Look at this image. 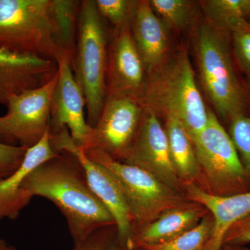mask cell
<instances>
[{
	"mask_svg": "<svg viewBox=\"0 0 250 250\" xmlns=\"http://www.w3.org/2000/svg\"><path fill=\"white\" fill-rule=\"evenodd\" d=\"M22 187L31 197H45L57 206L66 220L75 244L99 229L116 225L90 188L80 164L68 153L59 152L36 167Z\"/></svg>",
	"mask_w": 250,
	"mask_h": 250,
	"instance_id": "1",
	"label": "cell"
},
{
	"mask_svg": "<svg viewBox=\"0 0 250 250\" xmlns=\"http://www.w3.org/2000/svg\"><path fill=\"white\" fill-rule=\"evenodd\" d=\"M157 116L180 123L191 140L205 129L208 110L197 87L187 48H182L157 70L148 74L141 99Z\"/></svg>",
	"mask_w": 250,
	"mask_h": 250,
	"instance_id": "2",
	"label": "cell"
},
{
	"mask_svg": "<svg viewBox=\"0 0 250 250\" xmlns=\"http://www.w3.org/2000/svg\"><path fill=\"white\" fill-rule=\"evenodd\" d=\"M228 34L205 20L197 26L195 54L202 86L218 116L248 114V95L234 65Z\"/></svg>",
	"mask_w": 250,
	"mask_h": 250,
	"instance_id": "3",
	"label": "cell"
},
{
	"mask_svg": "<svg viewBox=\"0 0 250 250\" xmlns=\"http://www.w3.org/2000/svg\"><path fill=\"white\" fill-rule=\"evenodd\" d=\"M107 35L95 1H81L78 35L72 66L85 100L87 122L98 123L106 98Z\"/></svg>",
	"mask_w": 250,
	"mask_h": 250,
	"instance_id": "4",
	"label": "cell"
},
{
	"mask_svg": "<svg viewBox=\"0 0 250 250\" xmlns=\"http://www.w3.org/2000/svg\"><path fill=\"white\" fill-rule=\"evenodd\" d=\"M191 141L200 165V188L218 196L250 191V181L234 145L210 109L205 129Z\"/></svg>",
	"mask_w": 250,
	"mask_h": 250,
	"instance_id": "5",
	"label": "cell"
},
{
	"mask_svg": "<svg viewBox=\"0 0 250 250\" xmlns=\"http://www.w3.org/2000/svg\"><path fill=\"white\" fill-rule=\"evenodd\" d=\"M50 0H0V49L57 60Z\"/></svg>",
	"mask_w": 250,
	"mask_h": 250,
	"instance_id": "6",
	"label": "cell"
},
{
	"mask_svg": "<svg viewBox=\"0 0 250 250\" xmlns=\"http://www.w3.org/2000/svg\"><path fill=\"white\" fill-rule=\"evenodd\" d=\"M84 152L92 160L111 171L121 184L134 217L135 232L166 210L188 201L183 193L140 167L116 160L98 149L91 148Z\"/></svg>",
	"mask_w": 250,
	"mask_h": 250,
	"instance_id": "7",
	"label": "cell"
},
{
	"mask_svg": "<svg viewBox=\"0 0 250 250\" xmlns=\"http://www.w3.org/2000/svg\"><path fill=\"white\" fill-rule=\"evenodd\" d=\"M58 72L52 80L39 88L25 90L9 99L7 112L0 117V141L34 147L50 130V106Z\"/></svg>",
	"mask_w": 250,
	"mask_h": 250,
	"instance_id": "8",
	"label": "cell"
},
{
	"mask_svg": "<svg viewBox=\"0 0 250 250\" xmlns=\"http://www.w3.org/2000/svg\"><path fill=\"white\" fill-rule=\"evenodd\" d=\"M50 140L56 152L68 153L78 161L90 188L114 219L120 240L131 248L130 243L136 231L134 219L116 177L104 166L90 159L74 142L67 128L50 134Z\"/></svg>",
	"mask_w": 250,
	"mask_h": 250,
	"instance_id": "9",
	"label": "cell"
},
{
	"mask_svg": "<svg viewBox=\"0 0 250 250\" xmlns=\"http://www.w3.org/2000/svg\"><path fill=\"white\" fill-rule=\"evenodd\" d=\"M143 112L144 106L141 100L126 95L107 94L101 115L93 127L91 144L88 149H98L123 162L136 139Z\"/></svg>",
	"mask_w": 250,
	"mask_h": 250,
	"instance_id": "10",
	"label": "cell"
},
{
	"mask_svg": "<svg viewBox=\"0 0 250 250\" xmlns=\"http://www.w3.org/2000/svg\"><path fill=\"white\" fill-rule=\"evenodd\" d=\"M56 62L58 78L51 101L50 134L67 128L75 144L86 150L91 144L93 128L85 118L84 95L75 80L72 59L60 54Z\"/></svg>",
	"mask_w": 250,
	"mask_h": 250,
	"instance_id": "11",
	"label": "cell"
},
{
	"mask_svg": "<svg viewBox=\"0 0 250 250\" xmlns=\"http://www.w3.org/2000/svg\"><path fill=\"white\" fill-rule=\"evenodd\" d=\"M123 162L143 169L167 187L184 194L183 184L171 159L165 128L157 115L149 108L144 107L139 131Z\"/></svg>",
	"mask_w": 250,
	"mask_h": 250,
	"instance_id": "12",
	"label": "cell"
},
{
	"mask_svg": "<svg viewBox=\"0 0 250 250\" xmlns=\"http://www.w3.org/2000/svg\"><path fill=\"white\" fill-rule=\"evenodd\" d=\"M146 82V67L133 39L131 24H127L117 29L108 49L106 93L141 100Z\"/></svg>",
	"mask_w": 250,
	"mask_h": 250,
	"instance_id": "13",
	"label": "cell"
},
{
	"mask_svg": "<svg viewBox=\"0 0 250 250\" xmlns=\"http://www.w3.org/2000/svg\"><path fill=\"white\" fill-rule=\"evenodd\" d=\"M58 72L57 62L0 49V104L25 90L45 85Z\"/></svg>",
	"mask_w": 250,
	"mask_h": 250,
	"instance_id": "14",
	"label": "cell"
},
{
	"mask_svg": "<svg viewBox=\"0 0 250 250\" xmlns=\"http://www.w3.org/2000/svg\"><path fill=\"white\" fill-rule=\"evenodd\" d=\"M183 191L187 200L204 206L213 217L211 233L204 250H223L224 238L229 229L250 214V190L218 196L206 191L197 184L185 183Z\"/></svg>",
	"mask_w": 250,
	"mask_h": 250,
	"instance_id": "15",
	"label": "cell"
},
{
	"mask_svg": "<svg viewBox=\"0 0 250 250\" xmlns=\"http://www.w3.org/2000/svg\"><path fill=\"white\" fill-rule=\"evenodd\" d=\"M168 29V26L154 12L149 1H138L131 22V31L147 75L157 70L169 59Z\"/></svg>",
	"mask_w": 250,
	"mask_h": 250,
	"instance_id": "16",
	"label": "cell"
},
{
	"mask_svg": "<svg viewBox=\"0 0 250 250\" xmlns=\"http://www.w3.org/2000/svg\"><path fill=\"white\" fill-rule=\"evenodd\" d=\"M50 140V130L34 147L26 152L21 166L9 177L0 179V221L5 218L16 220L32 197L22 188L24 179L34 169L58 156Z\"/></svg>",
	"mask_w": 250,
	"mask_h": 250,
	"instance_id": "17",
	"label": "cell"
},
{
	"mask_svg": "<svg viewBox=\"0 0 250 250\" xmlns=\"http://www.w3.org/2000/svg\"><path fill=\"white\" fill-rule=\"evenodd\" d=\"M208 213L204 206L190 201L170 208L138 229L131 238L130 248L143 250L172 241L196 227Z\"/></svg>",
	"mask_w": 250,
	"mask_h": 250,
	"instance_id": "18",
	"label": "cell"
},
{
	"mask_svg": "<svg viewBox=\"0 0 250 250\" xmlns=\"http://www.w3.org/2000/svg\"><path fill=\"white\" fill-rule=\"evenodd\" d=\"M165 130L168 139L172 164L182 184L200 186V168L195 148L182 125L176 120H166Z\"/></svg>",
	"mask_w": 250,
	"mask_h": 250,
	"instance_id": "19",
	"label": "cell"
},
{
	"mask_svg": "<svg viewBox=\"0 0 250 250\" xmlns=\"http://www.w3.org/2000/svg\"><path fill=\"white\" fill-rule=\"evenodd\" d=\"M80 5L81 1L75 0H50L49 4L52 34L59 55L65 54L72 61L76 48Z\"/></svg>",
	"mask_w": 250,
	"mask_h": 250,
	"instance_id": "20",
	"label": "cell"
},
{
	"mask_svg": "<svg viewBox=\"0 0 250 250\" xmlns=\"http://www.w3.org/2000/svg\"><path fill=\"white\" fill-rule=\"evenodd\" d=\"M246 0H206L200 1L207 21L219 30L229 34L231 28L246 19Z\"/></svg>",
	"mask_w": 250,
	"mask_h": 250,
	"instance_id": "21",
	"label": "cell"
},
{
	"mask_svg": "<svg viewBox=\"0 0 250 250\" xmlns=\"http://www.w3.org/2000/svg\"><path fill=\"white\" fill-rule=\"evenodd\" d=\"M156 14L169 28L185 31L192 27L196 18V3L188 0H151Z\"/></svg>",
	"mask_w": 250,
	"mask_h": 250,
	"instance_id": "22",
	"label": "cell"
},
{
	"mask_svg": "<svg viewBox=\"0 0 250 250\" xmlns=\"http://www.w3.org/2000/svg\"><path fill=\"white\" fill-rule=\"evenodd\" d=\"M209 212L195 228L168 242L143 248L142 250H204L213 228Z\"/></svg>",
	"mask_w": 250,
	"mask_h": 250,
	"instance_id": "23",
	"label": "cell"
},
{
	"mask_svg": "<svg viewBox=\"0 0 250 250\" xmlns=\"http://www.w3.org/2000/svg\"><path fill=\"white\" fill-rule=\"evenodd\" d=\"M228 134L250 181V114L233 117L229 121Z\"/></svg>",
	"mask_w": 250,
	"mask_h": 250,
	"instance_id": "24",
	"label": "cell"
},
{
	"mask_svg": "<svg viewBox=\"0 0 250 250\" xmlns=\"http://www.w3.org/2000/svg\"><path fill=\"white\" fill-rule=\"evenodd\" d=\"M231 52L234 62L247 75H250V22L247 19L236 22L230 31Z\"/></svg>",
	"mask_w": 250,
	"mask_h": 250,
	"instance_id": "25",
	"label": "cell"
},
{
	"mask_svg": "<svg viewBox=\"0 0 250 250\" xmlns=\"http://www.w3.org/2000/svg\"><path fill=\"white\" fill-rule=\"evenodd\" d=\"M138 1L96 0L97 9L103 19H107L116 29L131 24Z\"/></svg>",
	"mask_w": 250,
	"mask_h": 250,
	"instance_id": "26",
	"label": "cell"
},
{
	"mask_svg": "<svg viewBox=\"0 0 250 250\" xmlns=\"http://www.w3.org/2000/svg\"><path fill=\"white\" fill-rule=\"evenodd\" d=\"M72 250H142L131 249L122 243L116 225L100 228L83 241L75 244Z\"/></svg>",
	"mask_w": 250,
	"mask_h": 250,
	"instance_id": "27",
	"label": "cell"
},
{
	"mask_svg": "<svg viewBox=\"0 0 250 250\" xmlns=\"http://www.w3.org/2000/svg\"><path fill=\"white\" fill-rule=\"evenodd\" d=\"M27 149L0 141V179L14 173L22 164Z\"/></svg>",
	"mask_w": 250,
	"mask_h": 250,
	"instance_id": "28",
	"label": "cell"
},
{
	"mask_svg": "<svg viewBox=\"0 0 250 250\" xmlns=\"http://www.w3.org/2000/svg\"><path fill=\"white\" fill-rule=\"evenodd\" d=\"M250 243V214L233 224L224 238V245L243 246Z\"/></svg>",
	"mask_w": 250,
	"mask_h": 250,
	"instance_id": "29",
	"label": "cell"
},
{
	"mask_svg": "<svg viewBox=\"0 0 250 250\" xmlns=\"http://www.w3.org/2000/svg\"><path fill=\"white\" fill-rule=\"evenodd\" d=\"M223 250H250V248L243 246H232V245H224Z\"/></svg>",
	"mask_w": 250,
	"mask_h": 250,
	"instance_id": "30",
	"label": "cell"
},
{
	"mask_svg": "<svg viewBox=\"0 0 250 250\" xmlns=\"http://www.w3.org/2000/svg\"><path fill=\"white\" fill-rule=\"evenodd\" d=\"M0 250H17L15 247L11 246L4 239H0Z\"/></svg>",
	"mask_w": 250,
	"mask_h": 250,
	"instance_id": "31",
	"label": "cell"
},
{
	"mask_svg": "<svg viewBox=\"0 0 250 250\" xmlns=\"http://www.w3.org/2000/svg\"><path fill=\"white\" fill-rule=\"evenodd\" d=\"M246 15L247 18H250V0H246Z\"/></svg>",
	"mask_w": 250,
	"mask_h": 250,
	"instance_id": "32",
	"label": "cell"
},
{
	"mask_svg": "<svg viewBox=\"0 0 250 250\" xmlns=\"http://www.w3.org/2000/svg\"><path fill=\"white\" fill-rule=\"evenodd\" d=\"M248 82H249V85H250V76H248Z\"/></svg>",
	"mask_w": 250,
	"mask_h": 250,
	"instance_id": "33",
	"label": "cell"
}]
</instances>
